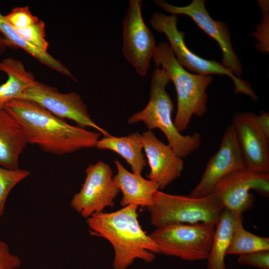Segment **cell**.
<instances>
[{
	"label": "cell",
	"instance_id": "cell-1",
	"mask_svg": "<svg viewBox=\"0 0 269 269\" xmlns=\"http://www.w3.org/2000/svg\"><path fill=\"white\" fill-rule=\"evenodd\" d=\"M4 109L18 123L27 143L55 155L96 147L101 134L67 123L33 101L18 99Z\"/></svg>",
	"mask_w": 269,
	"mask_h": 269
},
{
	"label": "cell",
	"instance_id": "cell-2",
	"mask_svg": "<svg viewBox=\"0 0 269 269\" xmlns=\"http://www.w3.org/2000/svg\"><path fill=\"white\" fill-rule=\"evenodd\" d=\"M137 206L129 205L116 211L95 214L87 219L91 235L105 238L114 250L113 269H127L135 259L151 263L160 254L158 245L142 230Z\"/></svg>",
	"mask_w": 269,
	"mask_h": 269
},
{
	"label": "cell",
	"instance_id": "cell-3",
	"mask_svg": "<svg viewBox=\"0 0 269 269\" xmlns=\"http://www.w3.org/2000/svg\"><path fill=\"white\" fill-rule=\"evenodd\" d=\"M152 59L156 68L161 66L174 85L177 106L173 122L179 132L183 131L188 128L193 115L201 118L206 114L208 101L206 91L213 77L186 70L178 62L166 42L156 45Z\"/></svg>",
	"mask_w": 269,
	"mask_h": 269
},
{
	"label": "cell",
	"instance_id": "cell-4",
	"mask_svg": "<svg viewBox=\"0 0 269 269\" xmlns=\"http://www.w3.org/2000/svg\"><path fill=\"white\" fill-rule=\"evenodd\" d=\"M169 81L168 75L163 69H155L151 76L147 104L142 110L129 117L128 123H142L148 131L159 129L165 134L168 144L179 157L184 158L199 148L201 137L197 133L182 135L176 129L172 118L174 105L166 91Z\"/></svg>",
	"mask_w": 269,
	"mask_h": 269
},
{
	"label": "cell",
	"instance_id": "cell-5",
	"mask_svg": "<svg viewBox=\"0 0 269 269\" xmlns=\"http://www.w3.org/2000/svg\"><path fill=\"white\" fill-rule=\"evenodd\" d=\"M147 209L151 224L157 228L173 223L215 225L224 207L213 194L191 197L158 190Z\"/></svg>",
	"mask_w": 269,
	"mask_h": 269
},
{
	"label": "cell",
	"instance_id": "cell-6",
	"mask_svg": "<svg viewBox=\"0 0 269 269\" xmlns=\"http://www.w3.org/2000/svg\"><path fill=\"white\" fill-rule=\"evenodd\" d=\"M177 21L176 15L155 12L151 15L149 24L155 31L166 35L176 59L185 69L202 75L217 74L228 76L233 82L235 94H245L255 101L258 100L247 81L235 76L217 61L204 59L190 50L185 43V33L178 29Z\"/></svg>",
	"mask_w": 269,
	"mask_h": 269
},
{
	"label": "cell",
	"instance_id": "cell-7",
	"mask_svg": "<svg viewBox=\"0 0 269 269\" xmlns=\"http://www.w3.org/2000/svg\"><path fill=\"white\" fill-rule=\"evenodd\" d=\"M215 230L210 223H173L157 227L148 235L160 254L196 261L207 259Z\"/></svg>",
	"mask_w": 269,
	"mask_h": 269
},
{
	"label": "cell",
	"instance_id": "cell-8",
	"mask_svg": "<svg viewBox=\"0 0 269 269\" xmlns=\"http://www.w3.org/2000/svg\"><path fill=\"white\" fill-rule=\"evenodd\" d=\"M86 176L79 191L73 197L72 208L84 218L103 212L107 207H113L120 192L110 165L98 161L88 165Z\"/></svg>",
	"mask_w": 269,
	"mask_h": 269
},
{
	"label": "cell",
	"instance_id": "cell-9",
	"mask_svg": "<svg viewBox=\"0 0 269 269\" xmlns=\"http://www.w3.org/2000/svg\"><path fill=\"white\" fill-rule=\"evenodd\" d=\"M153 2L172 15H185L190 17L207 34L215 40L222 51L221 64L233 75L240 78L243 74L241 61L235 53L227 24L213 19L205 7V0H192L186 6H175L164 0Z\"/></svg>",
	"mask_w": 269,
	"mask_h": 269
},
{
	"label": "cell",
	"instance_id": "cell-10",
	"mask_svg": "<svg viewBox=\"0 0 269 269\" xmlns=\"http://www.w3.org/2000/svg\"><path fill=\"white\" fill-rule=\"evenodd\" d=\"M142 1L130 0L123 22L122 52L126 59L140 76L147 74L156 45L152 32L141 13Z\"/></svg>",
	"mask_w": 269,
	"mask_h": 269
},
{
	"label": "cell",
	"instance_id": "cell-11",
	"mask_svg": "<svg viewBox=\"0 0 269 269\" xmlns=\"http://www.w3.org/2000/svg\"><path fill=\"white\" fill-rule=\"evenodd\" d=\"M19 99L35 102L58 118L72 120L82 128L96 129L104 136L110 135L92 119L87 106L77 93H62L56 88L37 81Z\"/></svg>",
	"mask_w": 269,
	"mask_h": 269
},
{
	"label": "cell",
	"instance_id": "cell-12",
	"mask_svg": "<svg viewBox=\"0 0 269 269\" xmlns=\"http://www.w3.org/2000/svg\"><path fill=\"white\" fill-rule=\"evenodd\" d=\"M253 189L265 196L269 193V174H259L245 168L239 169L220 180L212 193L225 209L237 217L253 206Z\"/></svg>",
	"mask_w": 269,
	"mask_h": 269
},
{
	"label": "cell",
	"instance_id": "cell-13",
	"mask_svg": "<svg viewBox=\"0 0 269 269\" xmlns=\"http://www.w3.org/2000/svg\"><path fill=\"white\" fill-rule=\"evenodd\" d=\"M245 168L244 161L233 126L227 127L217 152L208 161L199 183L188 195L201 197L212 194L218 182L236 170Z\"/></svg>",
	"mask_w": 269,
	"mask_h": 269
},
{
	"label": "cell",
	"instance_id": "cell-14",
	"mask_svg": "<svg viewBox=\"0 0 269 269\" xmlns=\"http://www.w3.org/2000/svg\"><path fill=\"white\" fill-rule=\"evenodd\" d=\"M252 112L236 113L232 124L242 153L245 168L259 174L269 173V139Z\"/></svg>",
	"mask_w": 269,
	"mask_h": 269
},
{
	"label": "cell",
	"instance_id": "cell-15",
	"mask_svg": "<svg viewBox=\"0 0 269 269\" xmlns=\"http://www.w3.org/2000/svg\"><path fill=\"white\" fill-rule=\"evenodd\" d=\"M142 135L143 149L150 167L147 177L157 184L159 190H163L181 176L183 161L152 131H147Z\"/></svg>",
	"mask_w": 269,
	"mask_h": 269
},
{
	"label": "cell",
	"instance_id": "cell-16",
	"mask_svg": "<svg viewBox=\"0 0 269 269\" xmlns=\"http://www.w3.org/2000/svg\"><path fill=\"white\" fill-rule=\"evenodd\" d=\"M114 162L117 172L113 179L123 194L121 206L134 205L147 208L150 206L156 192L159 190L157 184L144 178L141 175L130 172L118 160H115Z\"/></svg>",
	"mask_w": 269,
	"mask_h": 269
},
{
	"label": "cell",
	"instance_id": "cell-17",
	"mask_svg": "<svg viewBox=\"0 0 269 269\" xmlns=\"http://www.w3.org/2000/svg\"><path fill=\"white\" fill-rule=\"evenodd\" d=\"M27 144L17 122L4 109L0 110V166L19 169V157Z\"/></svg>",
	"mask_w": 269,
	"mask_h": 269
},
{
	"label": "cell",
	"instance_id": "cell-18",
	"mask_svg": "<svg viewBox=\"0 0 269 269\" xmlns=\"http://www.w3.org/2000/svg\"><path fill=\"white\" fill-rule=\"evenodd\" d=\"M0 71L7 75L0 85V110L8 102L19 99L22 93L33 86L37 81L33 73L26 70L20 60L8 57L0 61Z\"/></svg>",
	"mask_w": 269,
	"mask_h": 269
},
{
	"label": "cell",
	"instance_id": "cell-19",
	"mask_svg": "<svg viewBox=\"0 0 269 269\" xmlns=\"http://www.w3.org/2000/svg\"><path fill=\"white\" fill-rule=\"evenodd\" d=\"M96 147L99 150H110L122 157L130 165L132 172L141 175L146 165L142 152V135L135 132L123 136L112 135L99 139Z\"/></svg>",
	"mask_w": 269,
	"mask_h": 269
},
{
	"label": "cell",
	"instance_id": "cell-20",
	"mask_svg": "<svg viewBox=\"0 0 269 269\" xmlns=\"http://www.w3.org/2000/svg\"><path fill=\"white\" fill-rule=\"evenodd\" d=\"M239 217L225 208L221 213L215 225L214 238L207 259V269H226L225 258Z\"/></svg>",
	"mask_w": 269,
	"mask_h": 269
},
{
	"label": "cell",
	"instance_id": "cell-21",
	"mask_svg": "<svg viewBox=\"0 0 269 269\" xmlns=\"http://www.w3.org/2000/svg\"><path fill=\"white\" fill-rule=\"evenodd\" d=\"M0 33L6 38L10 46L22 48L42 64L68 76L76 81L70 71L60 61L51 56L47 51H43L23 39L5 19L0 12Z\"/></svg>",
	"mask_w": 269,
	"mask_h": 269
},
{
	"label": "cell",
	"instance_id": "cell-22",
	"mask_svg": "<svg viewBox=\"0 0 269 269\" xmlns=\"http://www.w3.org/2000/svg\"><path fill=\"white\" fill-rule=\"evenodd\" d=\"M243 216L235 223L227 255L244 254L269 251V238L256 235L245 230L243 226Z\"/></svg>",
	"mask_w": 269,
	"mask_h": 269
},
{
	"label": "cell",
	"instance_id": "cell-23",
	"mask_svg": "<svg viewBox=\"0 0 269 269\" xmlns=\"http://www.w3.org/2000/svg\"><path fill=\"white\" fill-rule=\"evenodd\" d=\"M30 174V172L26 170H12L0 166V218L3 215L9 192Z\"/></svg>",
	"mask_w": 269,
	"mask_h": 269
},
{
	"label": "cell",
	"instance_id": "cell-24",
	"mask_svg": "<svg viewBox=\"0 0 269 269\" xmlns=\"http://www.w3.org/2000/svg\"><path fill=\"white\" fill-rule=\"evenodd\" d=\"M263 14L261 23L256 26L257 30L251 34L258 42L256 44V48L265 53L269 51V0H257Z\"/></svg>",
	"mask_w": 269,
	"mask_h": 269
},
{
	"label": "cell",
	"instance_id": "cell-25",
	"mask_svg": "<svg viewBox=\"0 0 269 269\" xmlns=\"http://www.w3.org/2000/svg\"><path fill=\"white\" fill-rule=\"evenodd\" d=\"M15 30L28 42L43 51H47L49 44L46 39L45 25L43 21L39 20L27 27Z\"/></svg>",
	"mask_w": 269,
	"mask_h": 269
},
{
	"label": "cell",
	"instance_id": "cell-26",
	"mask_svg": "<svg viewBox=\"0 0 269 269\" xmlns=\"http://www.w3.org/2000/svg\"><path fill=\"white\" fill-rule=\"evenodd\" d=\"M4 17L5 20L15 29L24 28L39 20L37 16L32 14L27 5L15 7Z\"/></svg>",
	"mask_w": 269,
	"mask_h": 269
},
{
	"label": "cell",
	"instance_id": "cell-27",
	"mask_svg": "<svg viewBox=\"0 0 269 269\" xmlns=\"http://www.w3.org/2000/svg\"><path fill=\"white\" fill-rule=\"evenodd\" d=\"M238 262L260 269H269V251H259L240 255Z\"/></svg>",
	"mask_w": 269,
	"mask_h": 269
},
{
	"label": "cell",
	"instance_id": "cell-28",
	"mask_svg": "<svg viewBox=\"0 0 269 269\" xmlns=\"http://www.w3.org/2000/svg\"><path fill=\"white\" fill-rule=\"evenodd\" d=\"M20 265L19 257L11 253L7 245L0 239V269H17Z\"/></svg>",
	"mask_w": 269,
	"mask_h": 269
},
{
	"label": "cell",
	"instance_id": "cell-29",
	"mask_svg": "<svg viewBox=\"0 0 269 269\" xmlns=\"http://www.w3.org/2000/svg\"><path fill=\"white\" fill-rule=\"evenodd\" d=\"M256 120L260 128L269 138V114L262 112L260 115H256Z\"/></svg>",
	"mask_w": 269,
	"mask_h": 269
},
{
	"label": "cell",
	"instance_id": "cell-30",
	"mask_svg": "<svg viewBox=\"0 0 269 269\" xmlns=\"http://www.w3.org/2000/svg\"><path fill=\"white\" fill-rule=\"evenodd\" d=\"M10 45L6 38L0 33V54L3 53Z\"/></svg>",
	"mask_w": 269,
	"mask_h": 269
}]
</instances>
